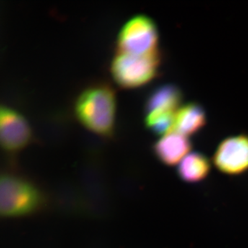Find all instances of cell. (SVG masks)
Here are the masks:
<instances>
[{
  "mask_svg": "<svg viewBox=\"0 0 248 248\" xmlns=\"http://www.w3.org/2000/svg\"><path fill=\"white\" fill-rule=\"evenodd\" d=\"M161 62L159 49L145 54L116 53L110 63L111 76L123 89L140 87L157 76Z\"/></svg>",
  "mask_w": 248,
  "mask_h": 248,
  "instance_id": "3957f363",
  "label": "cell"
},
{
  "mask_svg": "<svg viewBox=\"0 0 248 248\" xmlns=\"http://www.w3.org/2000/svg\"><path fill=\"white\" fill-rule=\"evenodd\" d=\"M211 170L210 160L199 152L189 153L178 166L177 172L182 181L190 184L203 182Z\"/></svg>",
  "mask_w": 248,
  "mask_h": 248,
  "instance_id": "30bf717a",
  "label": "cell"
},
{
  "mask_svg": "<svg viewBox=\"0 0 248 248\" xmlns=\"http://www.w3.org/2000/svg\"><path fill=\"white\" fill-rule=\"evenodd\" d=\"M115 93L110 84L97 83L83 90L74 104L77 120L85 128L103 138L114 133Z\"/></svg>",
  "mask_w": 248,
  "mask_h": 248,
  "instance_id": "6da1fadb",
  "label": "cell"
},
{
  "mask_svg": "<svg viewBox=\"0 0 248 248\" xmlns=\"http://www.w3.org/2000/svg\"><path fill=\"white\" fill-rule=\"evenodd\" d=\"M175 114L174 111H154L146 113L145 125L152 133L166 135L174 128Z\"/></svg>",
  "mask_w": 248,
  "mask_h": 248,
  "instance_id": "8fae6325",
  "label": "cell"
},
{
  "mask_svg": "<svg viewBox=\"0 0 248 248\" xmlns=\"http://www.w3.org/2000/svg\"><path fill=\"white\" fill-rule=\"evenodd\" d=\"M40 189L27 178L5 172L0 182V210L6 218L29 216L38 213L45 205Z\"/></svg>",
  "mask_w": 248,
  "mask_h": 248,
  "instance_id": "7a4b0ae2",
  "label": "cell"
},
{
  "mask_svg": "<svg viewBox=\"0 0 248 248\" xmlns=\"http://www.w3.org/2000/svg\"><path fill=\"white\" fill-rule=\"evenodd\" d=\"M159 31L152 18L137 15L129 19L117 35V53L145 54L157 50Z\"/></svg>",
  "mask_w": 248,
  "mask_h": 248,
  "instance_id": "277c9868",
  "label": "cell"
},
{
  "mask_svg": "<svg viewBox=\"0 0 248 248\" xmlns=\"http://www.w3.org/2000/svg\"><path fill=\"white\" fill-rule=\"evenodd\" d=\"M174 119V130L185 136L195 135L205 127L207 117L203 107L191 102L178 109Z\"/></svg>",
  "mask_w": 248,
  "mask_h": 248,
  "instance_id": "ba28073f",
  "label": "cell"
},
{
  "mask_svg": "<svg viewBox=\"0 0 248 248\" xmlns=\"http://www.w3.org/2000/svg\"><path fill=\"white\" fill-rule=\"evenodd\" d=\"M213 164L219 172L238 176L248 171V135L241 134L225 139L217 147Z\"/></svg>",
  "mask_w": 248,
  "mask_h": 248,
  "instance_id": "5b68a950",
  "label": "cell"
},
{
  "mask_svg": "<svg viewBox=\"0 0 248 248\" xmlns=\"http://www.w3.org/2000/svg\"><path fill=\"white\" fill-rule=\"evenodd\" d=\"M0 141L5 151L16 153L32 141V130L19 112L7 106L0 109Z\"/></svg>",
  "mask_w": 248,
  "mask_h": 248,
  "instance_id": "8992f818",
  "label": "cell"
},
{
  "mask_svg": "<svg viewBox=\"0 0 248 248\" xmlns=\"http://www.w3.org/2000/svg\"><path fill=\"white\" fill-rule=\"evenodd\" d=\"M192 143L188 138L178 133H169L156 141L153 151L156 157L168 166L179 165L190 153Z\"/></svg>",
  "mask_w": 248,
  "mask_h": 248,
  "instance_id": "52a82bcc",
  "label": "cell"
},
{
  "mask_svg": "<svg viewBox=\"0 0 248 248\" xmlns=\"http://www.w3.org/2000/svg\"><path fill=\"white\" fill-rule=\"evenodd\" d=\"M183 94L174 84H165L155 89L148 96L145 104V112L154 111H175L182 104Z\"/></svg>",
  "mask_w": 248,
  "mask_h": 248,
  "instance_id": "9c48e42d",
  "label": "cell"
}]
</instances>
